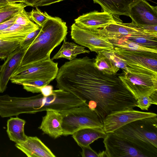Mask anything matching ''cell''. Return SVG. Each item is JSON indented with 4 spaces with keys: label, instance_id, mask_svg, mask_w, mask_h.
I'll list each match as a JSON object with an SVG mask.
<instances>
[{
    "label": "cell",
    "instance_id": "1",
    "mask_svg": "<svg viewBox=\"0 0 157 157\" xmlns=\"http://www.w3.org/2000/svg\"><path fill=\"white\" fill-rule=\"evenodd\" d=\"M86 56L65 62L59 69L56 87L87 104L97 105L95 112L102 121L108 115L136 107V100L116 74H105Z\"/></svg>",
    "mask_w": 157,
    "mask_h": 157
},
{
    "label": "cell",
    "instance_id": "2",
    "mask_svg": "<svg viewBox=\"0 0 157 157\" xmlns=\"http://www.w3.org/2000/svg\"><path fill=\"white\" fill-rule=\"evenodd\" d=\"M66 23L58 17L49 16L37 36L24 52L19 66L50 59L53 49L66 38Z\"/></svg>",
    "mask_w": 157,
    "mask_h": 157
},
{
    "label": "cell",
    "instance_id": "3",
    "mask_svg": "<svg viewBox=\"0 0 157 157\" xmlns=\"http://www.w3.org/2000/svg\"><path fill=\"white\" fill-rule=\"evenodd\" d=\"M113 132L132 143L147 157H157V117L139 119Z\"/></svg>",
    "mask_w": 157,
    "mask_h": 157
},
{
    "label": "cell",
    "instance_id": "4",
    "mask_svg": "<svg viewBox=\"0 0 157 157\" xmlns=\"http://www.w3.org/2000/svg\"><path fill=\"white\" fill-rule=\"evenodd\" d=\"M126 70L118 76L136 100L157 91V72L141 66L128 64Z\"/></svg>",
    "mask_w": 157,
    "mask_h": 157
},
{
    "label": "cell",
    "instance_id": "5",
    "mask_svg": "<svg viewBox=\"0 0 157 157\" xmlns=\"http://www.w3.org/2000/svg\"><path fill=\"white\" fill-rule=\"evenodd\" d=\"M29 114L52 110L62 113L70 109L87 105L85 101L71 93L58 89L53 90L50 95L44 96L40 93L29 97Z\"/></svg>",
    "mask_w": 157,
    "mask_h": 157
},
{
    "label": "cell",
    "instance_id": "6",
    "mask_svg": "<svg viewBox=\"0 0 157 157\" xmlns=\"http://www.w3.org/2000/svg\"><path fill=\"white\" fill-rule=\"evenodd\" d=\"M61 113L63 135H72L76 131L85 128L103 129L102 121L87 105L73 108Z\"/></svg>",
    "mask_w": 157,
    "mask_h": 157
},
{
    "label": "cell",
    "instance_id": "7",
    "mask_svg": "<svg viewBox=\"0 0 157 157\" xmlns=\"http://www.w3.org/2000/svg\"><path fill=\"white\" fill-rule=\"evenodd\" d=\"M58 63L50 58L19 66L11 76L12 83L21 85L25 82L38 79L55 78L59 69Z\"/></svg>",
    "mask_w": 157,
    "mask_h": 157
},
{
    "label": "cell",
    "instance_id": "8",
    "mask_svg": "<svg viewBox=\"0 0 157 157\" xmlns=\"http://www.w3.org/2000/svg\"><path fill=\"white\" fill-rule=\"evenodd\" d=\"M71 36L76 43L97 54L102 51L113 50L114 48L109 40L99 34L96 29L84 28L75 23L71 26Z\"/></svg>",
    "mask_w": 157,
    "mask_h": 157
},
{
    "label": "cell",
    "instance_id": "9",
    "mask_svg": "<svg viewBox=\"0 0 157 157\" xmlns=\"http://www.w3.org/2000/svg\"><path fill=\"white\" fill-rule=\"evenodd\" d=\"M129 17L137 26L157 32V6L146 0H137L130 7Z\"/></svg>",
    "mask_w": 157,
    "mask_h": 157
},
{
    "label": "cell",
    "instance_id": "10",
    "mask_svg": "<svg viewBox=\"0 0 157 157\" xmlns=\"http://www.w3.org/2000/svg\"><path fill=\"white\" fill-rule=\"evenodd\" d=\"M103 142L105 157H147L128 141L113 132L107 133Z\"/></svg>",
    "mask_w": 157,
    "mask_h": 157
},
{
    "label": "cell",
    "instance_id": "11",
    "mask_svg": "<svg viewBox=\"0 0 157 157\" xmlns=\"http://www.w3.org/2000/svg\"><path fill=\"white\" fill-rule=\"evenodd\" d=\"M157 116L152 112L127 109L111 113L102 121L103 130L106 133L113 132L122 127L134 121L149 117Z\"/></svg>",
    "mask_w": 157,
    "mask_h": 157
},
{
    "label": "cell",
    "instance_id": "12",
    "mask_svg": "<svg viewBox=\"0 0 157 157\" xmlns=\"http://www.w3.org/2000/svg\"><path fill=\"white\" fill-rule=\"evenodd\" d=\"M113 50L126 64L141 66L157 72V53L130 51L117 47H114Z\"/></svg>",
    "mask_w": 157,
    "mask_h": 157
},
{
    "label": "cell",
    "instance_id": "13",
    "mask_svg": "<svg viewBox=\"0 0 157 157\" xmlns=\"http://www.w3.org/2000/svg\"><path fill=\"white\" fill-rule=\"evenodd\" d=\"M114 18L116 20L115 23L110 24L104 28L96 29L99 34L108 40L110 42L121 40L144 29L137 26L132 22L124 23L119 17Z\"/></svg>",
    "mask_w": 157,
    "mask_h": 157
},
{
    "label": "cell",
    "instance_id": "14",
    "mask_svg": "<svg viewBox=\"0 0 157 157\" xmlns=\"http://www.w3.org/2000/svg\"><path fill=\"white\" fill-rule=\"evenodd\" d=\"M75 23L87 29H102L116 22V20L111 13L94 11L83 14L75 20Z\"/></svg>",
    "mask_w": 157,
    "mask_h": 157
},
{
    "label": "cell",
    "instance_id": "15",
    "mask_svg": "<svg viewBox=\"0 0 157 157\" xmlns=\"http://www.w3.org/2000/svg\"><path fill=\"white\" fill-rule=\"evenodd\" d=\"M24 52L19 46L8 54L3 63L0 66V93L6 90L11 76L19 66Z\"/></svg>",
    "mask_w": 157,
    "mask_h": 157
},
{
    "label": "cell",
    "instance_id": "16",
    "mask_svg": "<svg viewBox=\"0 0 157 157\" xmlns=\"http://www.w3.org/2000/svg\"><path fill=\"white\" fill-rule=\"evenodd\" d=\"M15 147L28 157H55L56 155L38 138L27 136L26 140Z\"/></svg>",
    "mask_w": 157,
    "mask_h": 157
},
{
    "label": "cell",
    "instance_id": "17",
    "mask_svg": "<svg viewBox=\"0 0 157 157\" xmlns=\"http://www.w3.org/2000/svg\"><path fill=\"white\" fill-rule=\"evenodd\" d=\"M62 120L61 113L52 110H47L38 128L51 137L57 138L63 135Z\"/></svg>",
    "mask_w": 157,
    "mask_h": 157
},
{
    "label": "cell",
    "instance_id": "18",
    "mask_svg": "<svg viewBox=\"0 0 157 157\" xmlns=\"http://www.w3.org/2000/svg\"><path fill=\"white\" fill-rule=\"evenodd\" d=\"M39 26L34 24L27 25L16 23L9 28L0 31V40L3 41L23 42L30 33L37 29Z\"/></svg>",
    "mask_w": 157,
    "mask_h": 157
},
{
    "label": "cell",
    "instance_id": "19",
    "mask_svg": "<svg viewBox=\"0 0 157 157\" xmlns=\"http://www.w3.org/2000/svg\"><path fill=\"white\" fill-rule=\"evenodd\" d=\"M94 3L99 4L103 11L109 13L114 17L121 15L129 17L131 6L137 0H93Z\"/></svg>",
    "mask_w": 157,
    "mask_h": 157
},
{
    "label": "cell",
    "instance_id": "20",
    "mask_svg": "<svg viewBox=\"0 0 157 157\" xmlns=\"http://www.w3.org/2000/svg\"><path fill=\"white\" fill-rule=\"evenodd\" d=\"M106 135L102 129L91 128L80 129L72 134L75 141L81 147L90 145L99 138L104 139Z\"/></svg>",
    "mask_w": 157,
    "mask_h": 157
},
{
    "label": "cell",
    "instance_id": "21",
    "mask_svg": "<svg viewBox=\"0 0 157 157\" xmlns=\"http://www.w3.org/2000/svg\"><path fill=\"white\" fill-rule=\"evenodd\" d=\"M26 121L17 116L10 117L7 122L6 132L10 140L16 144L25 142L27 136L25 134L24 126Z\"/></svg>",
    "mask_w": 157,
    "mask_h": 157
},
{
    "label": "cell",
    "instance_id": "22",
    "mask_svg": "<svg viewBox=\"0 0 157 157\" xmlns=\"http://www.w3.org/2000/svg\"><path fill=\"white\" fill-rule=\"evenodd\" d=\"M63 40L62 45L58 52L51 59L52 60L64 58L71 61L75 59L78 54L90 52L89 51L85 49L84 47L67 41L66 38Z\"/></svg>",
    "mask_w": 157,
    "mask_h": 157
},
{
    "label": "cell",
    "instance_id": "23",
    "mask_svg": "<svg viewBox=\"0 0 157 157\" xmlns=\"http://www.w3.org/2000/svg\"><path fill=\"white\" fill-rule=\"evenodd\" d=\"M93 63L98 69L107 74H116L120 69L102 51L97 54L95 58L94 59Z\"/></svg>",
    "mask_w": 157,
    "mask_h": 157
},
{
    "label": "cell",
    "instance_id": "24",
    "mask_svg": "<svg viewBox=\"0 0 157 157\" xmlns=\"http://www.w3.org/2000/svg\"><path fill=\"white\" fill-rule=\"evenodd\" d=\"M27 6L23 3H9L0 9V23L13 17Z\"/></svg>",
    "mask_w": 157,
    "mask_h": 157
},
{
    "label": "cell",
    "instance_id": "25",
    "mask_svg": "<svg viewBox=\"0 0 157 157\" xmlns=\"http://www.w3.org/2000/svg\"><path fill=\"white\" fill-rule=\"evenodd\" d=\"M111 43L114 47H117L127 50L157 53V50L147 48L128 40H118L112 42Z\"/></svg>",
    "mask_w": 157,
    "mask_h": 157
},
{
    "label": "cell",
    "instance_id": "26",
    "mask_svg": "<svg viewBox=\"0 0 157 157\" xmlns=\"http://www.w3.org/2000/svg\"><path fill=\"white\" fill-rule=\"evenodd\" d=\"M52 81L49 79H38L23 83L22 85L24 89L33 93H40L41 89L48 85Z\"/></svg>",
    "mask_w": 157,
    "mask_h": 157
},
{
    "label": "cell",
    "instance_id": "27",
    "mask_svg": "<svg viewBox=\"0 0 157 157\" xmlns=\"http://www.w3.org/2000/svg\"><path fill=\"white\" fill-rule=\"evenodd\" d=\"M152 104H157V91L151 94L141 96L136 100V107L142 110H148Z\"/></svg>",
    "mask_w": 157,
    "mask_h": 157
},
{
    "label": "cell",
    "instance_id": "28",
    "mask_svg": "<svg viewBox=\"0 0 157 157\" xmlns=\"http://www.w3.org/2000/svg\"><path fill=\"white\" fill-rule=\"evenodd\" d=\"M28 14L30 19L39 26L42 27L48 19L49 15L46 12H42L37 7Z\"/></svg>",
    "mask_w": 157,
    "mask_h": 157
},
{
    "label": "cell",
    "instance_id": "29",
    "mask_svg": "<svg viewBox=\"0 0 157 157\" xmlns=\"http://www.w3.org/2000/svg\"><path fill=\"white\" fill-rule=\"evenodd\" d=\"M117 67L123 70H126L127 65L124 60L117 55L113 50L102 51Z\"/></svg>",
    "mask_w": 157,
    "mask_h": 157
},
{
    "label": "cell",
    "instance_id": "30",
    "mask_svg": "<svg viewBox=\"0 0 157 157\" xmlns=\"http://www.w3.org/2000/svg\"><path fill=\"white\" fill-rule=\"evenodd\" d=\"M41 27L29 33L26 37L24 41L20 44L19 46L25 51L31 44L39 34Z\"/></svg>",
    "mask_w": 157,
    "mask_h": 157
},
{
    "label": "cell",
    "instance_id": "31",
    "mask_svg": "<svg viewBox=\"0 0 157 157\" xmlns=\"http://www.w3.org/2000/svg\"><path fill=\"white\" fill-rule=\"evenodd\" d=\"M15 23L22 25H27L34 23L30 19L28 13L24 8L17 14Z\"/></svg>",
    "mask_w": 157,
    "mask_h": 157
},
{
    "label": "cell",
    "instance_id": "32",
    "mask_svg": "<svg viewBox=\"0 0 157 157\" xmlns=\"http://www.w3.org/2000/svg\"><path fill=\"white\" fill-rule=\"evenodd\" d=\"M18 42L3 41L0 40V52L8 54L15 50L20 45Z\"/></svg>",
    "mask_w": 157,
    "mask_h": 157
},
{
    "label": "cell",
    "instance_id": "33",
    "mask_svg": "<svg viewBox=\"0 0 157 157\" xmlns=\"http://www.w3.org/2000/svg\"><path fill=\"white\" fill-rule=\"evenodd\" d=\"M81 147L82 151L81 154L82 157H99V153L94 150L90 145Z\"/></svg>",
    "mask_w": 157,
    "mask_h": 157
},
{
    "label": "cell",
    "instance_id": "34",
    "mask_svg": "<svg viewBox=\"0 0 157 157\" xmlns=\"http://www.w3.org/2000/svg\"><path fill=\"white\" fill-rule=\"evenodd\" d=\"M17 14L10 18L0 23V31L6 29L13 24L17 17Z\"/></svg>",
    "mask_w": 157,
    "mask_h": 157
},
{
    "label": "cell",
    "instance_id": "35",
    "mask_svg": "<svg viewBox=\"0 0 157 157\" xmlns=\"http://www.w3.org/2000/svg\"><path fill=\"white\" fill-rule=\"evenodd\" d=\"M53 87L52 86L47 85L42 87L40 89V93L43 96H49L53 93Z\"/></svg>",
    "mask_w": 157,
    "mask_h": 157
},
{
    "label": "cell",
    "instance_id": "36",
    "mask_svg": "<svg viewBox=\"0 0 157 157\" xmlns=\"http://www.w3.org/2000/svg\"><path fill=\"white\" fill-rule=\"evenodd\" d=\"M63 0H41L36 4L35 7L48 6Z\"/></svg>",
    "mask_w": 157,
    "mask_h": 157
},
{
    "label": "cell",
    "instance_id": "37",
    "mask_svg": "<svg viewBox=\"0 0 157 157\" xmlns=\"http://www.w3.org/2000/svg\"><path fill=\"white\" fill-rule=\"evenodd\" d=\"M41 0H24V3L27 6L35 7L36 4Z\"/></svg>",
    "mask_w": 157,
    "mask_h": 157
},
{
    "label": "cell",
    "instance_id": "38",
    "mask_svg": "<svg viewBox=\"0 0 157 157\" xmlns=\"http://www.w3.org/2000/svg\"><path fill=\"white\" fill-rule=\"evenodd\" d=\"M9 3H14L17 2L24 3V0H6Z\"/></svg>",
    "mask_w": 157,
    "mask_h": 157
},
{
    "label": "cell",
    "instance_id": "39",
    "mask_svg": "<svg viewBox=\"0 0 157 157\" xmlns=\"http://www.w3.org/2000/svg\"><path fill=\"white\" fill-rule=\"evenodd\" d=\"M8 55V54L6 53L0 52V59H6Z\"/></svg>",
    "mask_w": 157,
    "mask_h": 157
},
{
    "label": "cell",
    "instance_id": "40",
    "mask_svg": "<svg viewBox=\"0 0 157 157\" xmlns=\"http://www.w3.org/2000/svg\"><path fill=\"white\" fill-rule=\"evenodd\" d=\"M8 4L9 3L6 0H0V6H4Z\"/></svg>",
    "mask_w": 157,
    "mask_h": 157
},
{
    "label": "cell",
    "instance_id": "41",
    "mask_svg": "<svg viewBox=\"0 0 157 157\" xmlns=\"http://www.w3.org/2000/svg\"><path fill=\"white\" fill-rule=\"evenodd\" d=\"M3 6H0V9H1V8H2V7H4Z\"/></svg>",
    "mask_w": 157,
    "mask_h": 157
}]
</instances>
